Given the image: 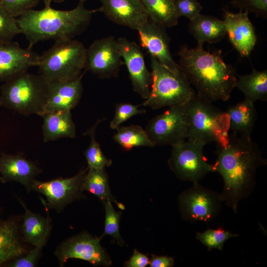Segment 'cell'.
Masks as SVG:
<instances>
[{
  "label": "cell",
  "instance_id": "obj_41",
  "mask_svg": "<svg viewBox=\"0 0 267 267\" xmlns=\"http://www.w3.org/2000/svg\"><path fill=\"white\" fill-rule=\"evenodd\" d=\"M66 0H43L45 6H50L52 2H62Z\"/></svg>",
  "mask_w": 267,
  "mask_h": 267
},
{
  "label": "cell",
  "instance_id": "obj_9",
  "mask_svg": "<svg viewBox=\"0 0 267 267\" xmlns=\"http://www.w3.org/2000/svg\"><path fill=\"white\" fill-rule=\"evenodd\" d=\"M187 102L169 107L148 122L145 131L155 146H172L186 139Z\"/></svg>",
  "mask_w": 267,
  "mask_h": 267
},
{
  "label": "cell",
  "instance_id": "obj_14",
  "mask_svg": "<svg viewBox=\"0 0 267 267\" xmlns=\"http://www.w3.org/2000/svg\"><path fill=\"white\" fill-rule=\"evenodd\" d=\"M117 42L134 90L142 98L147 99L151 90L152 77L140 47L123 37L118 38Z\"/></svg>",
  "mask_w": 267,
  "mask_h": 267
},
{
  "label": "cell",
  "instance_id": "obj_6",
  "mask_svg": "<svg viewBox=\"0 0 267 267\" xmlns=\"http://www.w3.org/2000/svg\"><path fill=\"white\" fill-rule=\"evenodd\" d=\"M187 140L206 145L213 142L220 143L228 136L227 114L212 102L195 95L187 102Z\"/></svg>",
  "mask_w": 267,
  "mask_h": 267
},
{
  "label": "cell",
  "instance_id": "obj_4",
  "mask_svg": "<svg viewBox=\"0 0 267 267\" xmlns=\"http://www.w3.org/2000/svg\"><path fill=\"white\" fill-rule=\"evenodd\" d=\"M86 49L77 40L54 42L50 48L39 56L36 66L47 83L74 80L83 75Z\"/></svg>",
  "mask_w": 267,
  "mask_h": 267
},
{
  "label": "cell",
  "instance_id": "obj_36",
  "mask_svg": "<svg viewBox=\"0 0 267 267\" xmlns=\"http://www.w3.org/2000/svg\"><path fill=\"white\" fill-rule=\"evenodd\" d=\"M230 3L248 13L253 12L259 16L267 17V0H231Z\"/></svg>",
  "mask_w": 267,
  "mask_h": 267
},
{
  "label": "cell",
  "instance_id": "obj_20",
  "mask_svg": "<svg viewBox=\"0 0 267 267\" xmlns=\"http://www.w3.org/2000/svg\"><path fill=\"white\" fill-rule=\"evenodd\" d=\"M41 170L33 161L21 154L1 153L0 156V174L3 181H14L24 185L30 191L32 182Z\"/></svg>",
  "mask_w": 267,
  "mask_h": 267
},
{
  "label": "cell",
  "instance_id": "obj_21",
  "mask_svg": "<svg viewBox=\"0 0 267 267\" xmlns=\"http://www.w3.org/2000/svg\"><path fill=\"white\" fill-rule=\"evenodd\" d=\"M26 252L20 237L17 221L9 218L0 221V266Z\"/></svg>",
  "mask_w": 267,
  "mask_h": 267
},
{
  "label": "cell",
  "instance_id": "obj_42",
  "mask_svg": "<svg viewBox=\"0 0 267 267\" xmlns=\"http://www.w3.org/2000/svg\"><path fill=\"white\" fill-rule=\"evenodd\" d=\"M87 0H79V1H80V2H84L85 1H87Z\"/></svg>",
  "mask_w": 267,
  "mask_h": 267
},
{
  "label": "cell",
  "instance_id": "obj_8",
  "mask_svg": "<svg viewBox=\"0 0 267 267\" xmlns=\"http://www.w3.org/2000/svg\"><path fill=\"white\" fill-rule=\"evenodd\" d=\"M205 146L187 139L172 146L168 165L178 178L199 182L209 173L215 172L214 165L204 155Z\"/></svg>",
  "mask_w": 267,
  "mask_h": 267
},
{
  "label": "cell",
  "instance_id": "obj_7",
  "mask_svg": "<svg viewBox=\"0 0 267 267\" xmlns=\"http://www.w3.org/2000/svg\"><path fill=\"white\" fill-rule=\"evenodd\" d=\"M152 84L148 98L141 104L152 109L187 103L195 96L194 89L181 70L174 71L150 56Z\"/></svg>",
  "mask_w": 267,
  "mask_h": 267
},
{
  "label": "cell",
  "instance_id": "obj_32",
  "mask_svg": "<svg viewBox=\"0 0 267 267\" xmlns=\"http://www.w3.org/2000/svg\"><path fill=\"white\" fill-rule=\"evenodd\" d=\"M105 218L103 235H110L120 245H123L124 241L119 231V222L121 213L116 211L113 208L110 200L105 202Z\"/></svg>",
  "mask_w": 267,
  "mask_h": 267
},
{
  "label": "cell",
  "instance_id": "obj_11",
  "mask_svg": "<svg viewBox=\"0 0 267 267\" xmlns=\"http://www.w3.org/2000/svg\"><path fill=\"white\" fill-rule=\"evenodd\" d=\"M117 40L109 36L95 40L86 49L85 71L101 79L117 77L124 64Z\"/></svg>",
  "mask_w": 267,
  "mask_h": 267
},
{
  "label": "cell",
  "instance_id": "obj_28",
  "mask_svg": "<svg viewBox=\"0 0 267 267\" xmlns=\"http://www.w3.org/2000/svg\"><path fill=\"white\" fill-rule=\"evenodd\" d=\"M116 130L113 139L126 151L131 150L136 147L155 146L145 130L139 126H121Z\"/></svg>",
  "mask_w": 267,
  "mask_h": 267
},
{
  "label": "cell",
  "instance_id": "obj_44",
  "mask_svg": "<svg viewBox=\"0 0 267 267\" xmlns=\"http://www.w3.org/2000/svg\"><path fill=\"white\" fill-rule=\"evenodd\" d=\"M0 4H1V0H0Z\"/></svg>",
  "mask_w": 267,
  "mask_h": 267
},
{
  "label": "cell",
  "instance_id": "obj_26",
  "mask_svg": "<svg viewBox=\"0 0 267 267\" xmlns=\"http://www.w3.org/2000/svg\"><path fill=\"white\" fill-rule=\"evenodd\" d=\"M235 84L245 98L255 102L267 99V70L259 71L253 68L249 74L239 76Z\"/></svg>",
  "mask_w": 267,
  "mask_h": 267
},
{
  "label": "cell",
  "instance_id": "obj_10",
  "mask_svg": "<svg viewBox=\"0 0 267 267\" xmlns=\"http://www.w3.org/2000/svg\"><path fill=\"white\" fill-rule=\"evenodd\" d=\"M181 217L189 222L211 221L219 213L223 203L220 193L206 188L199 182L183 191L178 196Z\"/></svg>",
  "mask_w": 267,
  "mask_h": 267
},
{
  "label": "cell",
  "instance_id": "obj_34",
  "mask_svg": "<svg viewBox=\"0 0 267 267\" xmlns=\"http://www.w3.org/2000/svg\"><path fill=\"white\" fill-rule=\"evenodd\" d=\"M138 107L139 105L130 103L123 102L117 104L115 107L114 116L109 124L110 128L113 130H117L122 123L131 117L146 113L145 109H139Z\"/></svg>",
  "mask_w": 267,
  "mask_h": 267
},
{
  "label": "cell",
  "instance_id": "obj_13",
  "mask_svg": "<svg viewBox=\"0 0 267 267\" xmlns=\"http://www.w3.org/2000/svg\"><path fill=\"white\" fill-rule=\"evenodd\" d=\"M87 170L82 169L76 175L69 178H59L48 181L35 179L31 189L43 194L49 208L60 211L81 197L83 191L82 182Z\"/></svg>",
  "mask_w": 267,
  "mask_h": 267
},
{
  "label": "cell",
  "instance_id": "obj_33",
  "mask_svg": "<svg viewBox=\"0 0 267 267\" xmlns=\"http://www.w3.org/2000/svg\"><path fill=\"white\" fill-rule=\"evenodd\" d=\"M19 34L16 18L0 4V43L11 41Z\"/></svg>",
  "mask_w": 267,
  "mask_h": 267
},
{
  "label": "cell",
  "instance_id": "obj_27",
  "mask_svg": "<svg viewBox=\"0 0 267 267\" xmlns=\"http://www.w3.org/2000/svg\"><path fill=\"white\" fill-rule=\"evenodd\" d=\"M151 21L170 28L178 23L175 0H140Z\"/></svg>",
  "mask_w": 267,
  "mask_h": 267
},
{
  "label": "cell",
  "instance_id": "obj_23",
  "mask_svg": "<svg viewBox=\"0 0 267 267\" xmlns=\"http://www.w3.org/2000/svg\"><path fill=\"white\" fill-rule=\"evenodd\" d=\"M25 209L23 216L22 232L23 239L35 247L43 248L47 241L50 231V222L45 218L33 213L19 200Z\"/></svg>",
  "mask_w": 267,
  "mask_h": 267
},
{
  "label": "cell",
  "instance_id": "obj_30",
  "mask_svg": "<svg viewBox=\"0 0 267 267\" xmlns=\"http://www.w3.org/2000/svg\"><path fill=\"white\" fill-rule=\"evenodd\" d=\"M105 119H98L95 124L85 133L90 138L89 145L84 153L89 169H104L105 167L110 166L112 163L111 159H107L104 155L95 138L96 127L99 123Z\"/></svg>",
  "mask_w": 267,
  "mask_h": 267
},
{
  "label": "cell",
  "instance_id": "obj_39",
  "mask_svg": "<svg viewBox=\"0 0 267 267\" xmlns=\"http://www.w3.org/2000/svg\"><path fill=\"white\" fill-rule=\"evenodd\" d=\"M149 263L150 260L147 256L135 249L131 258L125 263V266L128 267H145Z\"/></svg>",
  "mask_w": 267,
  "mask_h": 267
},
{
  "label": "cell",
  "instance_id": "obj_2",
  "mask_svg": "<svg viewBox=\"0 0 267 267\" xmlns=\"http://www.w3.org/2000/svg\"><path fill=\"white\" fill-rule=\"evenodd\" d=\"M178 54L179 68L197 89V95L211 102L229 99L237 75L220 54L205 50L201 44L194 48L182 46Z\"/></svg>",
  "mask_w": 267,
  "mask_h": 267
},
{
  "label": "cell",
  "instance_id": "obj_19",
  "mask_svg": "<svg viewBox=\"0 0 267 267\" xmlns=\"http://www.w3.org/2000/svg\"><path fill=\"white\" fill-rule=\"evenodd\" d=\"M83 75L74 80L48 83L43 115L58 111L71 110L79 103L83 87Z\"/></svg>",
  "mask_w": 267,
  "mask_h": 267
},
{
  "label": "cell",
  "instance_id": "obj_43",
  "mask_svg": "<svg viewBox=\"0 0 267 267\" xmlns=\"http://www.w3.org/2000/svg\"><path fill=\"white\" fill-rule=\"evenodd\" d=\"M0 106H2V103H1V99H0Z\"/></svg>",
  "mask_w": 267,
  "mask_h": 267
},
{
  "label": "cell",
  "instance_id": "obj_12",
  "mask_svg": "<svg viewBox=\"0 0 267 267\" xmlns=\"http://www.w3.org/2000/svg\"><path fill=\"white\" fill-rule=\"evenodd\" d=\"M101 238L86 232L80 233L62 242L54 254L61 266L70 259L83 260L95 266H110L111 261L100 245Z\"/></svg>",
  "mask_w": 267,
  "mask_h": 267
},
{
  "label": "cell",
  "instance_id": "obj_16",
  "mask_svg": "<svg viewBox=\"0 0 267 267\" xmlns=\"http://www.w3.org/2000/svg\"><path fill=\"white\" fill-rule=\"evenodd\" d=\"M99 11L113 22L137 30L148 21L140 0H99Z\"/></svg>",
  "mask_w": 267,
  "mask_h": 267
},
{
  "label": "cell",
  "instance_id": "obj_25",
  "mask_svg": "<svg viewBox=\"0 0 267 267\" xmlns=\"http://www.w3.org/2000/svg\"><path fill=\"white\" fill-rule=\"evenodd\" d=\"M189 30L197 40V44L201 45L205 42L210 44L218 42L226 35L223 20L201 14L190 21Z\"/></svg>",
  "mask_w": 267,
  "mask_h": 267
},
{
  "label": "cell",
  "instance_id": "obj_3",
  "mask_svg": "<svg viewBox=\"0 0 267 267\" xmlns=\"http://www.w3.org/2000/svg\"><path fill=\"white\" fill-rule=\"evenodd\" d=\"M98 8L90 10L80 2L74 8L61 10L45 6L41 10H28L16 18L21 34L29 42L32 49L37 43L45 40L54 42L73 39L86 30L92 15Z\"/></svg>",
  "mask_w": 267,
  "mask_h": 267
},
{
  "label": "cell",
  "instance_id": "obj_18",
  "mask_svg": "<svg viewBox=\"0 0 267 267\" xmlns=\"http://www.w3.org/2000/svg\"><path fill=\"white\" fill-rule=\"evenodd\" d=\"M229 41L242 57L248 56L253 49L257 37L248 13H234L224 10L223 20Z\"/></svg>",
  "mask_w": 267,
  "mask_h": 267
},
{
  "label": "cell",
  "instance_id": "obj_1",
  "mask_svg": "<svg viewBox=\"0 0 267 267\" xmlns=\"http://www.w3.org/2000/svg\"><path fill=\"white\" fill-rule=\"evenodd\" d=\"M217 145L215 172L223 181L220 194L223 203L237 214L240 201L248 198L254 190L257 169L266 165L267 160L251 136L232 133Z\"/></svg>",
  "mask_w": 267,
  "mask_h": 267
},
{
  "label": "cell",
  "instance_id": "obj_22",
  "mask_svg": "<svg viewBox=\"0 0 267 267\" xmlns=\"http://www.w3.org/2000/svg\"><path fill=\"white\" fill-rule=\"evenodd\" d=\"M42 117L44 118L42 129L44 142L63 137H75L76 126L70 110L49 113Z\"/></svg>",
  "mask_w": 267,
  "mask_h": 267
},
{
  "label": "cell",
  "instance_id": "obj_40",
  "mask_svg": "<svg viewBox=\"0 0 267 267\" xmlns=\"http://www.w3.org/2000/svg\"><path fill=\"white\" fill-rule=\"evenodd\" d=\"M149 265L151 267H172L174 266V259L171 257L152 254Z\"/></svg>",
  "mask_w": 267,
  "mask_h": 267
},
{
  "label": "cell",
  "instance_id": "obj_17",
  "mask_svg": "<svg viewBox=\"0 0 267 267\" xmlns=\"http://www.w3.org/2000/svg\"><path fill=\"white\" fill-rule=\"evenodd\" d=\"M39 56L31 49L22 48L17 42L0 43V82H4L36 66Z\"/></svg>",
  "mask_w": 267,
  "mask_h": 267
},
{
  "label": "cell",
  "instance_id": "obj_38",
  "mask_svg": "<svg viewBox=\"0 0 267 267\" xmlns=\"http://www.w3.org/2000/svg\"><path fill=\"white\" fill-rule=\"evenodd\" d=\"M42 248L35 247L24 256L18 257L6 264L10 267H35L39 258Z\"/></svg>",
  "mask_w": 267,
  "mask_h": 267
},
{
  "label": "cell",
  "instance_id": "obj_24",
  "mask_svg": "<svg viewBox=\"0 0 267 267\" xmlns=\"http://www.w3.org/2000/svg\"><path fill=\"white\" fill-rule=\"evenodd\" d=\"M226 113L229 120V131L240 135L251 136L257 119L254 102L245 98L228 107Z\"/></svg>",
  "mask_w": 267,
  "mask_h": 267
},
{
  "label": "cell",
  "instance_id": "obj_5",
  "mask_svg": "<svg viewBox=\"0 0 267 267\" xmlns=\"http://www.w3.org/2000/svg\"><path fill=\"white\" fill-rule=\"evenodd\" d=\"M48 83L40 74L20 73L4 82L0 87L2 106L21 115L42 117L46 102Z\"/></svg>",
  "mask_w": 267,
  "mask_h": 267
},
{
  "label": "cell",
  "instance_id": "obj_35",
  "mask_svg": "<svg viewBox=\"0 0 267 267\" xmlns=\"http://www.w3.org/2000/svg\"><path fill=\"white\" fill-rule=\"evenodd\" d=\"M175 6L178 18L184 16L190 21L201 14L203 9L196 0H175Z\"/></svg>",
  "mask_w": 267,
  "mask_h": 267
},
{
  "label": "cell",
  "instance_id": "obj_29",
  "mask_svg": "<svg viewBox=\"0 0 267 267\" xmlns=\"http://www.w3.org/2000/svg\"><path fill=\"white\" fill-rule=\"evenodd\" d=\"M83 190L97 196L101 201L105 202L112 199L108 177L104 169H89L82 182Z\"/></svg>",
  "mask_w": 267,
  "mask_h": 267
},
{
  "label": "cell",
  "instance_id": "obj_37",
  "mask_svg": "<svg viewBox=\"0 0 267 267\" xmlns=\"http://www.w3.org/2000/svg\"><path fill=\"white\" fill-rule=\"evenodd\" d=\"M39 0H1V5L13 16L17 18L33 9Z\"/></svg>",
  "mask_w": 267,
  "mask_h": 267
},
{
  "label": "cell",
  "instance_id": "obj_15",
  "mask_svg": "<svg viewBox=\"0 0 267 267\" xmlns=\"http://www.w3.org/2000/svg\"><path fill=\"white\" fill-rule=\"evenodd\" d=\"M165 27L149 19L137 31L140 45L161 64L174 71L180 70L169 48L170 38Z\"/></svg>",
  "mask_w": 267,
  "mask_h": 267
},
{
  "label": "cell",
  "instance_id": "obj_31",
  "mask_svg": "<svg viewBox=\"0 0 267 267\" xmlns=\"http://www.w3.org/2000/svg\"><path fill=\"white\" fill-rule=\"evenodd\" d=\"M239 234L232 233L222 227L208 229L196 234V238L202 243L208 251L217 249L222 251L224 243L228 239L236 237Z\"/></svg>",
  "mask_w": 267,
  "mask_h": 267
}]
</instances>
